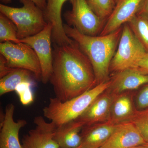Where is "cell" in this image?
Instances as JSON below:
<instances>
[{"label":"cell","instance_id":"1","mask_svg":"<svg viewBox=\"0 0 148 148\" xmlns=\"http://www.w3.org/2000/svg\"><path fill=\"white\" fill-rule=\"evenodd\" d=\"M53 58L49 82L59 101L71 100L96 85L91 63L74 40L63 45H56Z\"/></svg>","mask_w":148,"mask_h":148},{"label":"cell","instance_id":"2","mask_svg":"<svg viewBox=\"0 0 148 148\" xmlns=\"http://www.w3.org/2000/svg\"><path fill=\"white\" fill-rule=\"evenodd\" d=\"M66 35L78 44L92 65L96 85L109 80L111 61L118 45L123 26L105 36H89L64 24Z\"/></svg>","mask_w":148,"mask_h":148},{"label":"cell","instance_id":"3","mask_svg":"<svg viewBox=\"0 0 148 148\" xmlns=\"http://www.w3.org/2000/svg\"><path fill=\"white\" fill-rule=\"evenodd\" d=\"M111 83L109 79L98 84L81 95L65 102L56 97L49 98L48 105L43 109L44 116L57 126L75 120L82 115L97 97L109 89Z\"/></svg>","mask_w":148,"mask_h":148},{"label":"cell","instance_id":"4","mask_svg":"<svg viewBox=\"0 0 148 148\" xmlns=\"http://www.w3.org/2000/svg\"><path fill=\"white\" fill-rule=\"evenodd\" d=\"M21 8H14L0 4L1 13L10 19L17 29V37L22 39L36 34L47 24L43 11L33 2L20 0Z\"/></svg>","mask_w":148,"mask_h":148},{"label":"cell","instance_id":"5","mask_svg":"<svg viewBox=\"0 0 148 148\" xmlns=\"http://www.w3.org/2000/svg\"><path fill=\"white\" fill-rule=\"evenodd\" d=\"M147 53L127 23L123 26L120 39L110 66V72L134 68Z\"/></svg>","mask_w":148,"mask_h":148},{"label":"cell","instance_id":"6","mask_svg":"<svg viewBox=\"0 0 148 148\" xmlns=\"http://www.w3.org/2000/svg\"><path fill=\"white\" fill-rule=\"evenodd\" d=\"M72 10L64 14L67 25L83 34L89 36L100 35L106 21L95 13L87 0H70Z\"/></svg>","mask_w":148,"mask_h":148},{"label":"cell","instance_id":"7","mask_svg":"<svg viewBox=\"0 0 148 148\" xmlns=\"http://www.w3.org/2000/svg\"><path fill=\"white\" fill-rule=\"evenodd\" d=\"M0 53L11 68L29 71L34 74L36 79L41 80V70L38 58L29 46L21 42H1Z\"/></svg>","mask_w":148,"mask_h":148},{"label":"cell","instance_id":"8","mask_svg":"<svg viewBox=\"0 0 148 148\" xmlns=\"http://www.w3.org/2000/svg\"><path fill=\"white\" fill-rule=\"evenodd\" d=\"M53 25L47 22L44 29L39 33L20 40V42L32 47L38 58L41 70V80L44 84L49 82L53 67V52L51 48Z\"/></svg>","mask_w":148,"mask_h":148},{"label":"cell","instance_id":"9","mask_svg":"<svg viewBox=\"0 0 148 148\" xmlns=\"http://www.w3.org/2000/svg\"><path fill=\"white\" fill-rule=\"evenodd\" d=\"M34 122L36 127L22 138V148H60L54 139L57 126L54 123L41 116L35 117Z\"/></svg>","mask_w":148,"mask_h":148},{"label":"cell","instance_id":"10","mask_svg":"<svg viewBox=\"0 0 148 148\" xmlns=\"http://www.w3.org/2000/svg\"><path fill=\"white\" fill-rule=\"evenodd\" d=\"M15 110L13 103H9L6 106L4 113L1 114L0 148H22L19 141V132L27 123L24 119L14 120Z\"/></svg>","mask_w":148,"mask_h":148},{"label":"cell","instance_id":"11","mask_svg":"<svg viewBox=\"0 0 148 148\" xmlns=\"http://www.w3.org/2000/svg\"><path fill=\"white\" fill-rule=\"evenodd\" d=\"M132 121L118 124L108 140L101 148H131L147 144Z\"/></svg>","mask_w":148,"mask_h":148},{"label":"cell","instance_id":"12","mask_svg":"<svg viewBox=\"0 0 148 148\" xmlns=\"http://www.w3.org/2000/svg\"><path fill=\"white\" fill-rule=\"evenodd\" d=\"M142 0H115L112 12L107 19L100 36L116 31L137 14Z\"/></svg>","mask_w":148,"mask_h":148},{"label":"cell","instance_id":"13","mask_svg":"<svg viewBox=\"0 0 148 148\" xmlns=\"http://www.w3.org/2000/svg\"><path fill=\"white\" fill-rule=\"evenodd\" d=\"M110 80L109 88H111L114 93H122L148 84V74L144 73L136 68H129L116 72Z\"/></svg>","mask_w":148,"mask_h":148},{"label":"cell","instance_id":"14","mask_svg":"<svg viewBox=\"0 0 148 148\" xmlns=\"http://www.w3.org/2000/svg\"><path fill=\"white\" fill-rule=\"evenodd\" d=\"M67 1L47 0L46 7L43 12L46 21L53 25L52 40L57 45H63L73 41L66 35L61 18L62 7Z\"/></svg>","mask_w":148,"mask_h":148},{"label":"cell","instance_id":"15","mask_svg":"<svg viewBox=\"0 0 148 148\" xmlns=\"http://www.w3.org/2000/svg\"><path fill=\"white\" fill-rule=\"evenodd\" d=\"M114 99L112 95L103 93L97 97L82 115L75 120L82 122L84 125L110 121Z\"/></svg>","mask_w":148,"mask_h":148},{"label":"cell","instance_id":"16","mask_svg":"<svg viewBox=\"0 0 148 148\" xmlns=\"http://www.w3.org/2000/svg\"><path fill=\"white\" fill-rule=\"evenodd\" d=\"M118 124L108 121L103 124L84 125L82 130V143L79 147L98 148L108 140Z\"/></svg>","mask_w":148,"mask_h":148},{"label":"cell","instance_id":"17","mask_svg":"<svg viewBox=\"0 0 148 148\" xmlns=\"http://www.w3.org/2000/svg\"><path fill=\"white\" fill-rule=\"evenodd\" d=\"M84 125L82 122L75 120L57 126L54 139L60 148L79 147L82 143L80 132Z\"/></svg>","mask_w":148,"mask_h":148},{"label":"cell","instance_id":"18","mask_svg":"<svg viewBox=\"0 0 148 148\" xmlns=\"http://www.w3.org/2000/svg\"><path fill=\"white\" fill-rule=\"evenodd\" d=\"M134 114L131 98L128 95L122 94L114 99L109 121L116 124L124 122L128 119L132 118Z\"/></svg>","mask_w":148,"mask_h":148},{"label":"cell","instance_id":"19","mask_svg":"<svg viewBox=\"0 0 148 148\" xmlns=\"http://www.w3.org/2000/svg\"><path fill=\"white\" fill-rule=\"evenodd\" d=\"M34 74L27 70L14 69L13 71L0 79V95L14 91L19 84L24 82H34Z\"/></svg>","mask_w":148,"mask_h":148},{"label":"cell","instance_id":"20","mask_svg":"<svg viewBox=\"0 0 148 148\" xmlns=\"http://www.w3.org/2000/svg\"><path fill=\"white\" fill-rule=\"evenodd\" d=\"M127 23L147 52H148V19L136 15Z\"/></svg>","mask_w":148,"mask_h":148},{"label":"cell","instance_id":"21","mask_svg":"<svg viewBox=\"0 0 148 148\" xmlns=\"http://www.w3.org/2000/svg\"><path fill=\"white\" fill-rule=\"evenodd\" d=\"M0 41L21 43L17 37V29L10 19L0 13Z\"/></svg>","mask_w":148,"mask_h":148},{"label":"cell","instance_id":"22","mask_svg":"<svg viewBox=\"0 0 148 148\" xmlns=\"http://www.w3.org/2000/svg\"><path fill=\"white\" fill-rule=\"evenodd\" d=\"M88 4L100 18L107 21L115 5V0H87Z\"/></svg>","mask_w":148,"mask_h":148},{"label":"cell","instance_id":"23","mask_svg":"<svg viewBox=\"0 0 148 148\" xmlns=\"http://www.w3.org/2000/svg\"><path fill=\"white\" fill-rule=\"evenodd\" d=\"M35 84L34 82H24L16 86L14 91L18 95L22 105L28 106L33 103L34 95L32 87L34 86Z\"/></svg>","mask_w":148,"mask_h":148},{"label":"cell","instance_id":"24","mask_svg":"<svg viewBox=\"0 0 148 148\" xmlns=\"http://www.w3.org/2000/svg\"><path fill=\"white\" fill-rule=\"evenodd\" d=\"M132 121L148 144V109L134 116Z\"/></svg>","mask_w":148,"mask_h":148},{"label":"cell","instance_id":"25","mask_svg":"<svg viewBox=\"0 0 148 148\" xmlns=\"http://www.w3.org/2000/svg\"><path fill=\"white\" fill-rule=\"evenodd\" d=\"M137 106L140 110L148 109V84L140 91L137 98Z\"/></svg>","mask_w":148,"mask_h":148},{"label":"cell","instance_id":"26","mask_svg":"<svg viewBox=\"0 0 148 148\" xmlns=\"http://www.w3.org/2000/svg\"><path fill=\"white\" fill-rule=\"evenodd\" d=\"M14 69L10 67L5 57L1 54L0 56V78L3 77L10 73Z\"/></svg>","mask_w":148,"mask_h":148},{"label":"cell","instance_id":"27","mask_svg":"<svg viewBox=\"0 0 148 148\" xmlns=\"http://www.w3.org/2000/svg\"><path fill=\"white\" fill-rule=\"evenodd\" d=\"M134 68L138 69L144 73L148 74V52H147L137 62Z\"/></svg>","mask_w":148,"mask_h":148},{"label":"cell","instance_id":"28","mask_svg":"<svg viewBox=\"0 0 148 148\" xmlns=\"http://www.w3.org/2000/svg\"><path fill=\"white\" fill-rule=\"evenodd\" d=\"M136 15L148 19V0H142Z\"/></svg>","mask_w":148,"mask_h":148},{"label":"cell","instance_id":"29","mask_svg":"<svg viewBox=\"0 0 148 148\" xmlns=\"http://www.w3.org/2000/svg\"><path fill=\"white\" fill-rule=\"evenodd\" d=\"M3 3H7L11 1L12 0H1ZM34 3L40 9L44 12L45 10L47 5L46 0H29Z\"/></svg>","mask_w":148,"mask_h":148},{"label":"cell","instance_id":"30","mask_svg":"<svg viewBox=\"0 0 148 148\" xmlns=\"http://www.w3.org/2000/svg\"><path fill=\"white\" fill-rule=\"evenodd\" d=\"M147 144L145 145L138 146V147H134L131 148H148Z\"/></svg>","mask_w":148,"mask_h":148},{"label":"cell","instance_id":"31","mask_svg":"<svg viewBox=\"0 0 148 148\" xmlns=\"http://www.w3.org/2000/svg\"><path fill=\"white\" fill-rule=\"evenodd\" d=\"M79 148V147H77V148Z\"/></svg>","mask_w":148,"mask_h":148},{"label":"cell","instance_id":"32","mask_svg":"<svg viewBox=\"0 0 148 148\" xmlns=\"http://www.w3.org/2000/svg\"><path fill=\"white\" fill-rule=\"evenodd\" d=\"M148 147V144H147Z\"/></svg>","mask_w":148,"mask_h":148}]
</instances>
